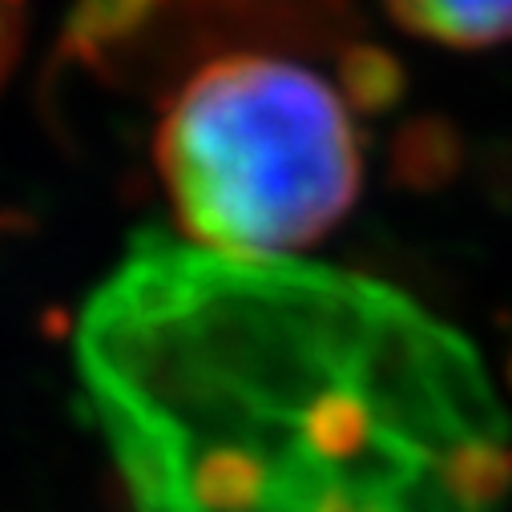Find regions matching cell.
<instances>
[{
    "instance_id": "7a4b0ae2",
    "label": "cell",
    "mask_w": 512,
    "mask_h": 512,
    "mask_svg": "<svg viewBox=\"0 0 512 512\" xmlns=\"http://www.w3.org/2000/svg\"><path fill=\"white\" fill-rule=\"evenodd\" d=\"M158 170L186 242L234 259L319 242L363 174L347 101L315 69L263 53L210 61L182 85Z\"/></svg>"
},
{
    "instance_id": "6da1fadb",
    "label": "cell",
    "mask_w": 512,
    "mask_h": 512,
    "mask_svg": "<svg viewBox=\"0 0 512 512\" xmlns=\"http://www.w3.org/2000/svg\"><path fill=\"white\" fill-rule=\"evenodd\" d=\"M85 412L134 512H448L440 347L396 295L146 230L77 327Z\"/></svg>"
},
{
    "instance_id": "277c9868",
    "label": "cell",
    "mask_w": 512,
    "mask_h": 512,
    "mask_svg": "<svg viewBox=\"0 0 512 512\" xmlns=\"http://www.w3.org/2000/svg\"><path fill=\"white\" fill-rule=\"evenodd\" d=\"M21 25H25V0H0V81H5L13 57H17Z\"/></svg>"
},
{
    "instance_id": "3957f363",
    "label": "cell",
    "mask_w": 512,
    "mask_h": 512,
    "mask_svg": "<svg viewBox=\"0 0 512 512\" xmlns=\"http://www.w3.org/2000/svg\"><path fill=\"white\" fill-rule=\"evenodd\" d=\"M392 17L448 49H488L512 41V0H383Z\"/></svg>"
}]
</instances>
